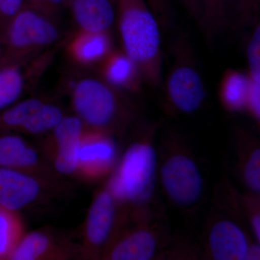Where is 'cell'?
Masks as SVG:
<instances>
[{
  "instance_id": "cell-1",
  "label": "cell",
  "mask_w": 260,
  "mask_h": 260,
  "mask_svg": "<svg viewBox=\"0 0 260 260\" xmlns=\"http://www.w3.org/2000/svg\"><path fill=\"white\" fill-rule=\"evenodd\" d=\"M124 54L153 86L162 83L161 40L158 22L144 0H118Z\"/></svg>"
},
{
  "instance_id": "cell-2",
  "label": "cell",
  "mask_w": 260,
  "mask_h": 260,
  "mask_svg": "<svg viewBox=\"0 0 260 260\" xmlns=\"http://www.w3.org/2000/svg\"><path fill=\"white\" fill-rule=\"evenodd\" d=\"M158 170V156L147 140L135 142L126 149L107 188L118 204L140 206L152 200Z\"/></svg>"
},
{
  "instance_id": "cell-3",
  "label": "cell",
  "mask_w": 260,
  "mask_h": 260,
  "mask_svg": "<svg viewBox=\"0 0 260 260\" xmlns=\"http://www.w3.org/2000/svg\"><path fill=\"white\" fill-rule=\"evenodd\" d=\"M114 87L100 80L88 78L77 84L73 104L86 129L109 133L122 116L124 109Z\"/></svg>"
},
{
  "instance_id": "cell-4",
  "label": "cell",
  "mask_w": 260,
  "mask_h": 260,
  "mask_svg": "<svg viewBox=\"0 0 260 260\" xmlns=\"http://www.w3.org/2000/svg\"><path fill=\"white\" fill-rule=\"evenodd\" d=\"M168 100L178 112L191 114L199 110L206 91L193 51L185 40L174 47V62L166 83Z\"/></svg>"
},
{
  "instance_id": "cell-5",
  "label": "cell",
  "mask_w": 260,
  "mask_h": 260,
  "mask_svg": "<svg viewBox=\"0 0 260 260\" xmlns=\"http://www.w3.org/2000/svg\"><path fill=\"white\" fill-rule=\"evenodd\" d=\"M160 183L164 193L173 204L189 209L199 203L205 190L201 170L191 155L174 152L162 160Z\"/></svg>"
},
{
  "instance_id": "cell-6",
  "label": "cell",
  "mask_w": 260,
  "mask_h": 260,
  "mask_svg": "<svg viewBox=\"0 0 260 260\" xmlns=\"http://www.w3.org/2000/svg\"><path fill=\"white\" fill-rule=\"evenodd\" d=\"M117 153L109 133L85 128L80 140L76 174L88 180L104 177L115 165Z\"/></svg>"
},
{
  "instance_id": "cell-7",
  "label": "cell",
  "mask_w": 260,
  "mask_h": 260,
  "mask_svg": "<svg viewBox=\"0 0 260 260\" xmlns=\"http://www.w3.org/2000/svg\"><path fill=\"white\" fill-rule=\"evenodd\" d=\"M117 202L107 187L95 194L89 208L83 236V252L94 256L106 249L116 223Z\"/></svg>"
},
{
  "instance_id": "cell-8",
  "label": "cell",
  "mask_w": 260,
  "mask_h": 260,
  "mask_svg": "<svg viewBox=\"0 0 260 260\" xmlns=\"http://www.w3.org/2000/svg\"><path fill=\"white\" fill-rule=\"evenodd\" d=\"M57 36V29L47 18L35 10L24 9L13 16L7 41L13 50L25 51L47 46Z\"/></svg>"
},
{
  "instance_id": "cell-9",
  "label": "cell",
  "mask_w": 260,
  "mask_h": 260,
  "mask_svg": "<svg viewBox=\"0 0 260 260\" xmlns=\"http://www.w3.org/2000/svg\"><path fill=\"white\" fill-rule=\"evenodd\" d=\"M44 180L27 173L0 168V205L18 212L37 201Z\"/></svg>"
},
{
  "instance_id": "cell-10",
  "label": "cell",
  "mask_w": 260,
  "mask_h": 260,
  "mask_svg": "<svg viewBox=\"0 0 260 260\" xmlns=\"http://www.w3.org/2000/svg\"><path fill=\"white\" fill-rule=\"evenodd\" d=\"M158 250V234L153 228L143 225L111 242L103 257L111 260H150Z\"/></svg>"
},
{
  "instance_id": "cell-11",
  "label": "cell",
  "mask_w": 260,
  "mask_h": 260,
  "mask_svg": "<svg viewBox=\"0 0 260 260\" xmlns=\"http://www.w3.org/2000/svg\"><path fill=\"white\" fill-rule=\"evenodd\" d=\"M208 246L213 259L247 260L250 243L239 224L220 219L210 229Z\"/></svg>"
},
{
  "instance_id": "cell-12",
  "label": "cell",
  "mask_w": 260,
  "mask_h": 260,
  "mask_svg": "<svg viewBox=\"0 0 260 260\" xmlns=\"http://www.w3.org/2000/svg\"><path fill=\"white\" fill-rule=\"evenodd\" d=\"M0 168L27 173L44 181L51 174L37 150L14 135H0Z\"/></svg>"
},
{
  "instance_id": "cell-13",
  "label": "cell",
  "mask_w": 260,
  "mask_h": 260,
  "mask_svg": "<svg viewBox=\"0 0 260 260\" xmlns=\"http://www.w3.org/2000/svg\"><path fill=\"white\" fill-rule=\"evenodd\" d=\"M71 6L83 31L107 32L115 19L112 0H72Z\"/></svg>"
},
{
  "instance_id": "cell-14",
  "label": "cell",
  "mask_w": 260,
  "mask_h": 260,
  "mask_svg": "<svg viewBox=\"0 0 260 260\" xmlns=\"http://www.w3.org/2000/svg\"><path fill=\"white\" fill-rule=\"evenodd\" d=\"M68 256L65 248L56 244L50 234L36 231L24 234L8 259H61Z\"/></svg>"
},
{
  "instance_id": "cell-15",
  "label": "cell",
  "mask_w": 260,
  "mask_h": 260,
  "mask_svg": "<svg viewBox=\"0 0 260 260\" xmlns=\"http://www.w3.org/2000/svg\"><path fill=\"white\" fill-rule=\"evenodd\" d=\"M102 74L114 88L138 90L142 75L136 65L124 53L112 52L104 59Z\"/></svg>"
},
{
  "instance_id": "cell-16",
  "label": "cell",
  "mask_w": 260,
  "mask_h": 260,
  "mask_svg": "<svg viewBox=\"0 0 260 260\" xmlns=\"http://www.w3.org/2000/svg\"><path fill=\"white\" fill-rule=\"evenodd\" d=\"M110 37L107 32L82 31L72 41L70 54L78 62L93 64L104 60L111 52Z\"/></svg>"
},
{
  "instance_id": "cell-17",
  "label": "cell",
  "mask_w": 260,
  "mask_h": 260,
  "mask_svg": "<svg viewBox=\"0 0 260 260\" xmlns=\"http://www.w3.org/2000/svg\"><path fill=\"white\" fill-rule=\"evenodd\" d=\"M249 78L247 73L228 70L220 82V95L222 104L230 112H240L246 109Z\"/></svg>"
},
{
  "instance_id": "cell-18",
  "label": "cell",
  "mask_w": 260,
  "mask_h": 260,
  "mask_svg": "<svg viewBox=\"0 0 260 260\" xmlns=\"http://www.w3.org/2000/svg\"><path fill=\"white\" fill-rule=\"evenodd\" d=\"M234 0H202L198 23L209 41L213 40L230 22Z\"/></svg>"
},
{
  "instance_id": "cell-19",
  "label": "cell",
  "mask_w": 260,
  "mask_h": 260,
  "mask_svg": "<svg viewBox=\"0 0 260 260\" xmlns=\"http://www.w3.org/2000/svg\"><path fill=\"white\" fill-rule=\"evenodd\" d=\"M24 235V225L18 212L0 205V259H8Z\"/></svg>"
},
{
  "instance_id": "cell-20",
  "label": "cell",
  "mask_w": 260,
  "mask_h": 260,
  "mask_svg": "<svg viewBox=\"0 0 260 260\" xmlns=\"http://www.w3.org/2000/svg\"><path fill=\"white\" fill-rule=\"evenodd\" d=\"M44 104L40 99H29L0 113V134L13 130L19 131Z\"/></svg>"
},
{
  "instance_id": "cell-21",
  "label": "cell",
  "mask_w": 260,
  "mask_h": 260,
  "mask_svg": "<svg viewBox=\"0 0 260 260\" xmlns=\"http://www.w3.org/2000/svg\"><path fill=\"white\" fill-rule=\"evenodd\" d=\"M85 129L83 121L78 116H64L52 130L50 143L48 144V153L55 149L79 143Z\"/></svg>"
},
{
  "instance_id": "cell-22",
  "label": "cell",
  "mask_w": 260,
  "mask_h": 260,
  "mask_svg": "<svg viewBox=\"0 0 260 260\" xmlns=\"http://www.w3.org/2000/svg\"><path fill=\"white\" fill-rule=\"evenodd\" d=\"M63 117L60 108L44 103L18 132L30 135L42 134L54 129Z\"/></svg>"
},
{
  "instance_id": "cell-23",
  "label": "cell",
  "mask_w": 260,
  "mask_h": 260,
  "mask_svg": "<svg viewBox=\"0 0 260 260\" xmlns=\"http://www.w3.org/2000/svg\"><path fill=\"white\" fill-rule=\"evenodd\" d=\"M23 75L16 67L0 69V110L18 99L23 91Z\"/></svg>"
},
{
  "instance_id": "cell-24",
  "label": "cell",
  "mask_w": 260,
  "mask_h": 260,
  "mask_svg": "<svg viewBox=\"0 0 260 260\" xmlns=\"http://www.w3.org/2000/svg\"><path fill=\"white\" fill-rule=\"evenodd\" d=\"M260 0H234L230 21L238 27L246 26L256 21L259 14Z\"/></svg>"
},
{
  "instance_id": "cell-25",
  "label": "cell",
  "mask_w": 260,
  "mask_h": 260,
  "mask_svg": "<svg viewBox=\"0 0 260 260\" xmlns=\"http://www.w3.org/2000/svg\"><path fill=\"white\" fill-rule=\"evenodd\" d=\"M246 187L254 194L260 191V149L256 147L246 156L242 171Z\"/></svg>"
},
{
  "instance_id": "cell-26",
  "label": "cell",
  "mask_w": 260,
  "mask_h": 260,
  "mask_svg": "<svg viewBox=\"0 0 260 260\" xmlns=\"http://www.w3.org/2000/svg\"><path fill=\"white\" fill-rule=\"evenodd\" d=\"M249 78L251 80L260 81V25L258 24L251 36L247 51Z\"/></svg>"
},
{
  "instance_id": "cell-27",
  "label": "cell",
  "mask_w": 260,
  "mask_h": 260,
  "mask_svg": "<svg viewBox=\"0 0 260 260\" xmlns=\"http://www.w3.org/2000/svg\"><path fill=\"white\" fill-rule=\"evenodd\" d=\"M246 109L256 120L260 117V81L249 78V90H248Z\"/></svg>"
},
{
  "instance_id": "cell-28",
  "label": "cell",
  "mask_w": 260,
  "mask_h": 260,
  "mask_svg": "<svg viewBox=\"0 0 260 260\" xmlns=\"http://www.w3.org/2000/svg\"><path fill=\"white\" fill-rule=\"evenodd\" d=\"M24 0H2L0 2V14L5 17L15 16L21 10Z\"/></svg>"
},
{
  "instance_id": "cell-29",
  "label": "cell",
  "mask_w": 260,
  "mask_h": 260,
  "mask_svg": "<svg viewBox=\"0 0 260 260\" xmlns=\"http://www.w3.org/2000/svg\"><path fill=\"white\" fill-rule=\"evenodd\" d=\"M38 8L44 10H54L65 4L68 0H28Z\"/></svg>"
},
{
  "instance_id": "cell-30",
  "label": "cell",
  "mask_w": 260,
  "mask_h": 260,
  "mask_svg": "<svg viewBox=\"0 0 260 260\" xmlns=\"http://www.w3.org/2000/svg\"><path fill=\"white\" fill-rule=\"evenodd\" d=\"M183 5L185 7L188 13H189L198 21L201 13L202 0H181Z\"/></svg>"
},
{
  "instance_id": "cell-31",
  "label": "cell",
  "mask_w": 260,
  "mask_h": 260,
  "mask_svg": "<svg viewBox=\"0 0 260 260\" xmlns=\"http://www.w3.org/2000/svg\"><path fill=\"white\" fill-rule=\"evenodd\" d=\"M250 226L253 235L255 238L256 242H260V215L259 210L251 214L250 217Z\"/></svg>"
},
{
  "instance_id": "cell-32",
  "label": "cell",
  "mask_w": 260,
  "mask_h": 260,
  "mask_svg": "<svg viewBox=\"0 0 260 260\" xmlns=\"http://www.w3.org/2000/svg\"><path fill=\"white\" fill-rule=\"evenodd\" d=\"M260 246L259 243H254L250 244L249 251H248L247 260L259 259Z\"/></svg>"
},
{
  "instance_id": "cell-33",
  "label": "cell",
  "mask_w": 260,
  "mask_h": 260,
  "mask_svg": "<svg viewBox=\"0 0 260 260\" xmlns=\"http://www.w3.org/2000/svg\"><path fill=\"white\" fill-rule=\"evenodd\" d=\"M1 1H2V0H0V2H1Z\"/></svg>"
}]
</instances>
